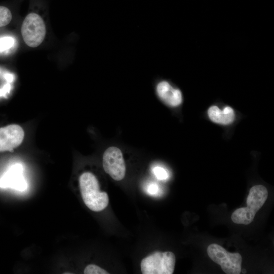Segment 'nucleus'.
<instances>
[{
  "mask_svg": "<svg viewBox=\"0 0 274 274\" xmlns=\"http://www.w3.org/2000/svg\"><path fill=\"white\" fill-rule=\"evenodd\" d=\"M176 257L170 251H156L142 259L141 269L143 274H172Z\"/></svg>",
  "mask_w": 274,
  "mask_h": 274,
  "instance_id": "3",
  "label": "nucleus"
},
{
  "mask_svg": "<svg viewBox=\"0 0 274 274\" xmlns=\"http://www.w3.org/2000/svg\"><path fill=\"white\" fill-rule=\"evenodd\" d=\"M12 19V14L9 8L0 5V27L7 25Z\"/></svg>",
  "mask_w": 274,
  "mask_h": 274,
  "instance_id": "11",
  "label": "nucleus"
},
{
  "mask_svg": "<svg viewBox=\"0 0 274 274\" xmlns=\"http://www.w3.org/2000/svg\"><path fill=\"white\" fill-rule=\"evenodd\" d=\"M85 274H108L109 272L101 267L93 264L88 265L84 270Z\"/></svg>",
  "mask_w": 274,
  "mask_h": 274,
  "instance_id": "12",
  "label": "nucleus"
},
{
  "mask_svg": "<svg viewBox=\"0 0 274 274\" xmlns=\"http://www.w3.org/2000/svg\"><path fill=\"white\" fill-rule=\"evenodd\" d=\"M15 43L14 39L10 37L0 38V52L5 51L12 47Z\"/></svg>",
  "mask_w": 274,
  "mask_h": 274,
  "instance_id": "13",
  "label": "nucleus"
},
{
  "mask_svg": "<svg viewBox=\"0 0 274 274\" xmlns=\"http://www.w3.org/2000/svg\"><path fill=\"white\" fill-rule=\"evenodd\" d=\"M25 43L29 47L36 48L44 41L46 28L44 20L38 14L31 12L24 18L21 28Z\"/></svg>",
  "mask_w": 274,
  "mask_h": 274,
  "instance_id": "4",
  "label": "nucleus"
},
{
  "mask_svg": "<svg viewBox=\"0 0 274 274\" xmlns=\"http://www.w3.org/2000/svg\"><path fill=\"white\" fill-rule=\"evenodd\" d=\"M158 97L166 105L170 107H177L182 102L181 91L174 88L168 82L162 81L159 82L156 88Z\"/></svg>",
  "mask_w": 274,
  "mask_h": 274,
  "instance_id": "8",
  "label": "nucleus"
},
{
  "mask_svg": "<svg viewBox=\"0 0 274 274\" xmlns=\"http://www.w3.org/2000/svg\"><path fill=\"white\" fill-rule=\"evenodd\" d=\"M79 185L83 200L90 210L99 212L108 206V195L100 191L98 181L92 173H83L79 178Z\"/></svg>",
  "mask_w": 274,
  "mask_h": 274,
  "instance_id": "1",
  "label": "nucleus"
},
{
  "mask_svg": "<svg viewBox=\"0 0 274 274\" xmlns=\"http://www.w3.org/2000/svg\"><path fill=\"white\" fill-rule=\"evenodd\" d=\"M24 132L18 124H10L0 128V152L11 151L23 142Z\"/></svg>",
  "mask_w": 274,
  "mask_h": 274,
  "instance_id": "7",
  "label": "nucleus"
},
{
  "mask_svg": "<svg viewBox=\"0 0 274 274\" xmlns=\"http://www.w3.org/2000/svg\"><path fill=\"white\" fill-rule=\"evenodd\" d=\"M102 165L106 173L116 181L122 180L125 175L126 167L121 151L115 147H110L105 151Z\"/></svg>",
  "mask_w": 274,
  "mask_h": 274,
  "instance_id": "6",
  "label": "nucleus"
},
{
  "mask_svg": "<svg viewBox=\"0 0 274 274\" xmlns=\"http://www.w3.org/2000/svg\"><path fill=\"white\" fill-rule=\"evenodd\" d=\"M1 187H12L20 191L25 190L26 182L22 175V167L19 164L12 166L0 180Z\"/></svg>",
  "mask_w": 274,
  "mask_h": 274,
  "instance_id": "9",
  "label": "nucleus"
},
{
  "mask_svg": "<svg viewBox=\"0 0 274 274\" xmlns=\"http://www.w3.org/2000/svg\"><path fill=\"white\" fill-rule=\"evenodd\" d=\"M158 190V186L155 183L151 184L148 188V192L151 195L156 194Z\"/></svg>",
  "mask_w": 274,
  "mask_h": 274,
  "instance_id": "15",
  "label": "nucleus"
},
{
  "mask_svg": "<svg viewBox=\"0 0 274 274\" xmlns=\"http://www.w3.org/2000/svg\"><path fill=\"white\" fill-rule=\"evenodd\" d=\"M208 114L213 122L221 124H230L235 118L234 111L230 107H226L221 110L218 107L213 106L209 109Z\"/></svg>",
  "mask_w": 274,
  "mask_h": 274,
  "instance_id": "10",
  "label": "nucleus"
},
{
  "mask_svg": "<svg viewBox=\"0 0 274 274\" xmlns=\"http://www.w3.org/2000/svg\"><path fill=\"white\" fill-rule=\"evenodd\" d=\"M267 197L268 191L265 187L261 185L253 186L247 198V206L238 208L233 212L231 217L232 222L244 225L251 223Z\"/></svg>",
  "mask_w": 274,
  "mask_h": 274,
  "instance_id": "2",
  "label": "nucleus"
},
{
  "mask_svg": "<svg viewBox=\"0 0 274 274\" xmlns=\"http://www.w3.org/2000/svg\"><path fill=\"white\" fill-rule=\"evenodd\" d=\"M209 257L220 265L226 274H239L242 270V257L238 253H231L217 244H211L207 248Z\"/></svg>",
  "mask_w": 274,
  "mask_h": 274,
  "instance_id": "5",
  "label": "nucleus"
},
{
  "mask_svg": "<svg viewBox=\"0 0 274 274\" xmlns=\"http://www.w3.org/2000/svg\"><path fill=\"white\" fill-rule=\"evenodd\" d=\"M153 172L156 177L160 180L167 179L168 175L166 170L163 167L156 166L153 169Z\"/></svg>",
  "mask_w": 274,
  "mask_h": 274,
  "instance_id": "14",
  "label": "nucleus"
}]
</instances>
